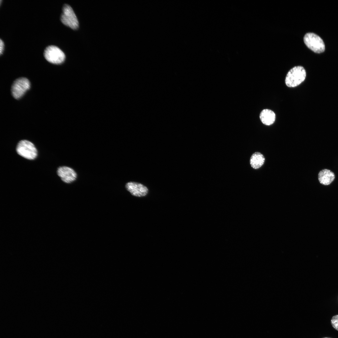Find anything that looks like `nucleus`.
Wrapping results in <instances>:
<instances>
[{
	"label": "nucleus",
	"instance_id": "1",
	"mask_svg": "<svg viewBox=\"0 0 338 338\" xmlns=\"http://www.w3.org/2000/svg\"><path fill=\"white\" fill-rule=\"evenodd\" d=\"M306 75L305 70L303 66H295L287 73L285 78V84L289 87H296L305 80Z\"/></svg>",
	"mask_w": 338,
	"mask_h": 338
},
{
	"label": "nucleus",
	"instance_id": "2",
	"mask_svg": "<svg viewBox=\"0 0 338 338\" xmlns=\"http://www.w3.org/2000/svg\"><path fill=\"white\" fill-rule=\"evenodd\" d=\"M18 155L29 160L34 159L37 156V150L31 142L26 140L20 141L16 147Z\"/></svg>",
	"mask_w": 338,
	"mask_h": 338
},
{
	"label": "nucleus",
	"instance_id": "3",
	"mask_svg": "<svg viewBox=\"0 0 338 338\" xmlns=\"http://www.w3.org/2000/svg\"><path fill=\"white\" fill-rule=\"evenodd\" d=\"M303 39L307 47L315 53L320 54L325 51V47L324 42L316 34L313 33H307L305 35Z\"/></svg>",
	"mask_w": 338,
	"mask_h": 338
},
{
	"label": "nucleus",
	"instance_id": "4",
	"mask_svg": "<svg viewBox=\"0 0 338 338\" xmlns=\"http://www.w3.org/2000/svg\"><path fill=\"white\" fill-rule=\"evenodd\" d=\"M44 55L48 61L54 64H62L65 58V55L63 51L54 45L47 47L44 50Z\"/></svg>",
	"mask_w": 338,
	"mask_h": 338
},
{
	"label": "nucleus",
	"instance_id": "5",
	"mask_svg": "<svg viewBox=\"0 0 338 338\" xmlns=\"http://www.w3.org/2000/svg\"><path fill=\"white\" fill-rule=\"evenodd\" d=\"M60 20L64 24L72 29H76L79 27L77 17L72 8L68 4H65L63 6Z\"/></svg>",
	"mask_w": 338,
	"mask_h": 338
},
{
	"label": "nucleus",
	"instance_id": "6",
	"mask_svg": "<svg viewBox=\"0 0 338 338\" xmlns=\"http://www.w3.org/2000/svg\"><path fill=\"white\" fill-rule=\"evenodd\" d=\"M30 87L29 80L26 78L22 77L16 79L11 87V93L16 99L21 98L28 90Z\"/></svg>",
	"mask_w": 338,
	"mask_h": 338
},
{
	"label": "nucleus",
	"instance_id": "7",
	"mask_svg": "<svg viewBox=\"0 0 338 338\" xmlns=\"http://www.w3.org/2000/svg\"><path fill=\"white\" fill-rule=\"evenodd\" d=\"M57 173L61 180L66 183H70L75 181L77 178V174L72 168L66 166L59 167Z\"/></svg>",
	"mask_w": 338,
	"mask_h": 338
},
{
	"label": "nucleus",
	"instance_id": "8",
	"mask_svg": "<svg viewBox=\"0 0 338 338\" xmlns=\"http://www.w3.org/2000/svg\"><path fill=\"white\" fill-rule=\"evenodd\" d=\"M127 190L133 195L138 197L145 196L148 193L146 187L139 183L130 182L126 183L125 186Z\"/></svg>",
	"mask_w": 338,
	"mask_h": 338
},
{
	"label": "nucleus",
	"instance_id": "9",
	"mask_svg": "<svg viewBox=\"0 0 338 338\" xmlns=\"http://www.w3.org/2000/svg\"><path fill=\"white\" fill-rule=\"evenodd\" d=\"M318 178L320 183L324 185H328L334 181L335 175L330 170L325 169L319 172Z\"/></svg>",
	"mask_w": 338,
	"mask_h": 338
},
{
	"label": "nucleus",
	"instance_id": "10",
	"mask_svg": "<svg viewBox=\"0 0 338 338\" xmlns=\"http://www.w3.org/2000/svg\"><path fill=\"white\" fill-rule=\"evenodd\" d=\"M275 117L274 112L269 109L263 110L259 115L260 119L262 122L267 125L273 124L275 121Z\"/></svg>",
	"mask_w": 338,
	"mask_h": 338
},
{
	"label": "nucleus",
	"instance_id": "11",
	"mask_svg": "<svg viewBox=\"0 0 338 338\" xmlns=\"http://www.w3.org/2000/svg\"><path fill=\"white\" fill-rule=\"evenodd\" d=\"M264 161V156L260 152H256L252 155L250 159V164L252 168L258 169L263 165Z\"/></svg>",
	"mask_w": 338,
	"mask_h": 338
},
{
	"label": "nucleus",
	"instance_id": "12",
	"mask_svg": "<svg viewBox=\"0 0 338 338\" xmlns=\"http://www.w3.org/2000/svg\"><path fill=\"white\" fill-rule=\"evenodd\" d=\"M331 323L333 327L338 330V315L332 317L331 320Z\"/></svg>",
	"mask_w": 338,
	"mask_h": 338
},
{
	"label": "nucleus",
	"instance_id": "13",
	"mask_svg": "<svg viewBox=\"0 0 338 338\" xmlns=\"http://www.w3.org/2000/svg\"><path fill=\"white\" fill-rule=\"evenodd\" d=\"M4 48V44L3 41L0 39V54L1 55L3 51Z\"/></svg>",
	"mask_w": 338,
	"mask_h": 338
},
{
	"label": "nucleus",
	"instance_id": "14",
	"mask_svg": "<svg viewBox=\"0 0 338 338\" xmlns=\"http://www.w3.org/2000/svg\"><path fill=\"white\" fill-rule=\"evenodd\" d=\"M330 338L325 337V338Z\"/></svg>",
	"mask_w": 338,
	"mask_h": 338
}]
</instances>
